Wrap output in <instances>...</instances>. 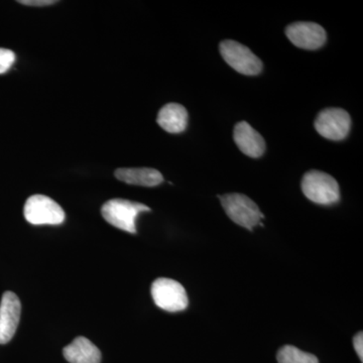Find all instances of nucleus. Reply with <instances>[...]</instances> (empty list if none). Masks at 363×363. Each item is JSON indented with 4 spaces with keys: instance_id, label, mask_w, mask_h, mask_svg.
Returning <instances> with one entry per match:
<instances>
[{
    "instance_id": "nucleus-16",
    "label": "nucleus",
    "mask_w": 363,
    "mask_h": 363,
    "mask_svg": "<svg viewBox=\"0 0 363 363\" xmlns=\"http://www.w3.org/2000/svg\"><path fill=\"white\" fill-rule=\"evenodd\" d=\"M353 345H354V350L357 351L358 357L360 358L362 362H363V333L359 332L353 338Z\"/></svg>"
},
{
    "instance_id": "nucleus-1",
    "label": "nucleus",
    "mask_w": 363,
    "mask_h": 363,
    "mask_svg": "<svg viewBox=\"0 0 363 363\" xmlns=\"http://www.w3.org/2000/svg\"><path fill=\"white\" fill-rule=\"evenodd\" d=\"M150 208L142 203L125 199H111L101 208L105 220L112 226L133 234L136 233L135 222L138 215L150 212Z\"/></svg>"
},
{
    "instance_id": "nucleus-6",
    "label": "nucleus",
    "mask_w": 363,
    "mask_h": 363,
    "mask_svg": "<svg viewBox=\"0 0 363 363\" xmlns=\"http://www.w3.org/2000/svg\"><path fill=\"white\" fill-rule=\"evenodd\" d=\"M220 52L224 61L243 75H259L262 70V63L259 57L240 43L224 40L220 44Z\"/></svg>"
},
{
    "instance_id": "nucleus-11",
    "label": "nucleus",
    "mask_w": 363,
    "mask_h": 363,
    "mask_svg": "<svg viewBox=\"0 0 363 363\" xmlns=\"http://www.w3.org/2000/svg\"><path fill=\"white\" fill-rule=\"evenodd\" d=\"M64 357L70 363H100L101 352L89 339L79 336L63 350Z\"/></svg>"
},
{
    "instance_id": "nucleus-17",
    "label": "nucleus",
    "mask_w": 363,
    "mask_h": 363,
    "mask_svg": "<svg viewBox=\"0 0 363 363\" xmlns=\"http://www.w3.org/2000/svg\"><path fill=\"white\" fill-rule=\"evenodd\" d=\"M20 4L30 6H47L57 4L55 0H20Z\"/></svg>"
},
{
    "instance_id": "nucleus-2",
    "label": "nucleus",
    "mask_w": 363,
    "mask_h": 363,
    "mask_svg": "<svg viewBox=\"0 0 363 363\" xmlns=\"http://www.w3.org/2000/svg\"><path fill=\"white\" fill-rule=\"evenodd\" d=\"M302 191L310 201L319 205L335 204L340 199L337 181L324 172H307L302 179Z\"/></svg>"
},
{
    "instance_id": "nucleus-9",
    "label": "nucleus",
    "mask_w": 363,
    "mask_h": 363,
    "mask_svg": "<svg viewBox=\"0 0 363 363\" xmlns=\"http://www.w3.org/2000/svg\"><path fill=\"white\" fill-rule=\"evenodd\" d=\"M21 304L20 298L13 292H6L0 303V344H6L13 339L20 324Z\"/></svg>"
},
{
    "instance_id": "nucleus-14",
    "label": "nucleus",
    "mask_w": 363,
    "mask_h": 363,
    "mask_svg": "<svg viewBox=\"0 0 363 363\" xmlns=\"http://www.w3.org/2000/svg\"><path fill=\"white\" fill-rule=\"evenodd\" d=\"M277 359L279 363H319L311 353L305 352L292 345H286L279 350Z\"/></svg>"
},
{
    "instance_id": "nucleus-3",
    "label": "nucleus",
    "mask_w": 363,
    "mask_h": 363,
    "mask_svg": "<svg viewBox=\"0 0 363 363\" xmlns=\"http://www.w3.org/2000/svg\"><path fill=\"white\" fill-rule=\"evenodd\" d=\"M219 199L227 216L238 225L252 230L253 227L262 224L260 221L264 218V214L247 196L233 193L219 196Z\"/></svg>"
},
{
    "instance_id": "nucleus-15",
    "label": "nucleus",
    "mask_w": 363,
    "mask_h": 363,
    "mask_svg": "<svg viewBox=\"0 0 363 363\" xmlns=\"http://www.w3.org/2000/svg\"><path fill=\"white\" fill-rule=\"evenodd\" d=\"M16 61V55L11 50L0 49V74L6 73Z\"/></svg>"
},
{
    "instance_id": "nucleus-5",
    "label": "nucleus",
    "mask_w": 363,
    "mask_h": 363,
    "mask_svg": "<svg viewBox=\"0 0 363 363\" xmlns=\"http://www.w3.org/2000/svg\"><path fill=\"white\" fill-rule=\"evenodd\" d=\"M152 297L155 304L167 312L184 311L189 300L185 289L175 279L160 278L152 283Z\"/></svg>"
},
{
    "instance_id": "nucleus-10",
    "label": "nucleus",
    "mask_w": 363,
    "mask_h": 363,
    "mask_svg": "<svg viewBox=\"0 0 363 363\" xmlns=\"http://www.w3.org/2000/svg\"><path fill=\"white\" fill-rule=\"evenodd\" d=\"M233 138L238 149L247 157H262L266 150L264 138L245 121L236 124Z\"/></svg>"
},
{
    "instance_id": "nucleus-13",
    "label": "nucleus",
    "mask_w": 363,
    "mask_h": 363,
    "mask_svg": "<svg viewBox=\"0 0 363 363\" xmlns=\"http://www.w3.org/2000/svg\"><path fill=\"white\" fill-rule=\"evenodd\" d=\"M116 177L124 183L143 187H156L164 182L157 169L150 168L118 169L116 171Z\"/></svg>"
},
{
    "instance_id": "nucleus-12",
    "label": "nucleus",
    "mask_w": 363,
    "mask_h": 363,
    "mask_svg": "<svg viewBox=\"0 0 363 363\" xmlns=\"http://www.w3.org/2000/svg\"><path fill=\"white\" fill-rule=\"evenodd\" d=\"M157 123L162 130L169 133H181L188 125V112L183 105H164L157 114Z\"/></svg>"
},
{
    "instance_id": "nucleus-8",
    "label": "nucleus",
    "mask_w": 363,
    "mask_h": 363,
    "mask_svg": "<svg viewBox=\"0 0 363 363\" xmlns=\"http://www.w3.org/2000/svg\"><path fill=\"white\" fill-rule=\"evenodd\" d=\"M286 35L296 47L317 50L326 42V32L321 26L309 21H298L286 26Z\"/></svg>"
},
{
    "instance_id": "nucleus-7",
    "label": "nucleus",
    "mask_w": 363,
    "mask_h": 363,
    "mask_svg": "<svg viewBox=\"0 0 363 363\" xmlns=\"http://www.w3.org/2000/svg\"><path fill=\"white\" fill-rule=\"evenodd\" d=\"M351 118L341 108H326L318 114L315 121L317 133L327 140H342L350 133Z\"/></svg>"
},
{
    "instance_id": "nucleus-4",
    "label": "nucleus",
    "mask_w": 363,
    "mask_h": 363,
    "mask_svg": "<svg viewBox=\"0 0 363 363\" xmlns=\"http://www.w3.org/2000/svg\"><path fill=\"white\" fill-rule=\"evenodd\" d=\"M26 220L33 225H59L65 220V212L58 203L44 195H33L26 200Z\"/></svg>"
}]
</instances>
